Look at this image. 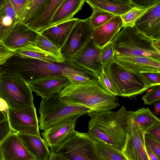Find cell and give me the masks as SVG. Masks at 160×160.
<instances>
[{
	"label": "cell",
	"mask_w": 160,
	"mask_h": 160,
	"mask_svg": "<svg viewBox=\"0 0 160 160\" xmlns=\"http://www.w3.org/2000/svg\"><path fill=\"white\" fill-rule=\"evenodd\" d=\"M78 114L66 118L45 130L41 133L43 139L51 150L58 148L70 137L75 131Z\"/></svg>",
	"instance_id": "13"
},
{
	"label": "cell",
	"mask_w": 160,
	"mask_h": 160,
	"mask_svg": "<svg viewBox=\"0 0 160 160\" xmlns=\"http://www.w3.org/2000/svg\"><path fill=\"white\" fill-rule=\"evenodd\" d=\"M97 78L98 83L105 90L115 96H118L117 90L109 79L104 67Z\"/></svg>",
	"instance_id": "32"
},
{
	"label": "cell",
	"mask_w": 160,
	"mask_h": 160,
	"mask_svg": "<svg viewBox=\"0 0 160 160\" xmlns=\"http://www.w3.org/2000/svg\"><path fill=\"white\" fill-rule=\"evenodd\" d=\"M20 20L10 0H0V39Z\"/></svg>",
	"instance_id": "25"
},
{
	"label": "cell",
	"mask_w": 160,
	"mask_h": 160,
	"mask_svg": "<svg viewBox=\"0 0 160 160\" xmlns=\"http://www.w3.org/2000/svg\"><path fill=\"white\" fill-rule=\"evenodd\" d=\"M12 132L8 120H4L0 122V142Z\"/></svg>",
	"instance_id": "39"
},
{
	"label": "cell",
	"mask_w": 160,
	"mask_h": 160,
	"mask_svg": "<svg viewBox=\"0 0 160 160\" xmlns=\"http://www.w3.org/2000/svg\"></svg>",
	"instance_id": "46"
},
{
	"label": "cell",
	"mask_w": 160,
	"mask_h": 160,
	"mask_svg": "<svg viewBox=\"0 0 160 160\" xmlns=\"http://www.w3.org/2000/svg\"><path fill=\"white\" fill-rule=\"evenodd\" d=\"M61 100L69 104L86 107L91 112L109 111L120 106L117 96L105 90L97 80L74 84L71 83L60 93Z\"/></svg>",
	"instance_id": "2"
},
{
	"label": "cell",
	"mask_w": 160,
	"mask_h": 160,
	"mask_svg": "<svg viewBox=\"0 0 160 160\" xmlns=\"http://www.w3.org/2000/svg\"><path fill=\"white\" fill-rule=\"evenodd\" d=\"M133 119L136 124L145 132L160 120L148 108H145L137 110Z\"/></svg>",
	"instance_id": "28"
},
{
	"label": "cell",
	"mask_w": 160,
	"mask_h": 160,
	"mask_svg": "<svg viewBox=\"0 0 160 160\" xmlns=\"http://www.w3.org/2000/svg\"><path fill=\"white\" fill-rule=\"evenodd\" d=\"M18 17L23 20L26 12L29 0H10Z\"/></svg>",
	"instance_id": "35"
},
{
	"label": "cell",
	"mask_w": 160,
	"mask_h": 160,
	"mask_svg": "<svg viewBox=\"0 0 160 160\" xmlns=\"http://www.w3.org/2000/svg\"><path fill=\"white\" fill-rule=\"evenodd\" d=\"M18 135L36 160H48L50 155V151L47 144L41 136L29 134Z\"/></svg>",
	"instance_id": "21"
},
{
	"label": "cell",
	"mask_w": 160,
	"mask_h": 160,
	"mask_svg": "<svg viewBox=\"0 0 160 160\" xmlns=\"http://www.w3.org/2000/svg\"><path fill=\"white\" fill-rule=\"evenodd\" d=\"M66 77L58 76L39 80L29 84L36 95L43 98L53 94L61 92L67 86L71 83Z\"/></svg>",
	"instance_id": "18"
},
{
	"label": "cell",
	"mask_w": 160,
	"mask_h": 160,
	"mask_svg": "<svg viewBox=\"0 0 160 160\" xmlns=\"http://www.w3.org/2000/svg\"><path fill=\"white\" fill-rule=\"evenodd\" d=\"M91 16L88 18L91 26L94 29L105 23L115 15L99 9H93Z\"/></svg>",
	"instance_id": "31"
},
{
	"label": "cell",
	"mask_w": 160,
	"mask_h": 160,
	"mask_svg": "<svg viewBox=\"0 0 160 160\" xmlns=\"http://www.w3.org/2000/svg\"><path fill=\"white\" fill-rule=\"evenodd\" d=\"M160 143V120L146 132Z\"/></svg>",
	"instance_id": "40"
},
{
	"label": "cell",
	"mask_w": 160,
	"mask_h": 160,
	"mask_svg": "<svg viewBox=\"0 0 160 160\" xmlns=\"http://www.w3.org/2000/svg\"><path fill=\"white\" fill-rule=\"evenodd\" d=\"M50 152V155L48 160H68L63 156L56 153Z\"/></svg>",
	"instance_id": "42"
},
{
	"label": "cell",
	"mask_w": 160,
	"mask_h": 160,
	"mask_svg": "<svg viewBox=\"0 0 160 160\" xmlns=\"http://www.w3.org/2000/svg\"><path fill=\"white\" fill-rule=\"evenodd\" d=\"M94 29L89 18L79 19L75 25L65 44L60 49L65 61L72 60L92 38Z\"/></svg>",
	"instance_id": "10"
},
{
	"label": "cell",
	"mask_w": 160,
	"mask_h": 160,
	"mask_svg": "<svg viewBox=\"0 0 160 160\" xmlns=\"http://www.w3.org/2000/svg\"><path fill=\"white\" fill-rule=\"evenodd\" d=\"M154 40L156 41L160 42V39H156V40Z\"/></svg>",
	"instance_id": "45"
},
{
	"label": "cell",
	"mask_w": 160,
	"mask_h": 160,
	"mask_svg": "<svg viewBox=\"0 0 160 160\" xmlns=\"http://www.w3.org/2000/svg\"><path fill=\"white\" fill-rule=\"evenodd\" d=\"M113 60L126 69L135 72H160V62L147 57L114 56Z\"/></svg>",
	"instance_id": "19"
},
{
	"label": "cell",
	"mask_w": 160,
	"mask_h": 160,
	"mask_svg": "<svg viewBox=\"0 0 160 160\" xmlns=\"http://www.w3.org/2000/svg\"><path fill=\"white\" fill-rule=\"evenodd\" d=\"M64 0H49L34 21L29 26L38 32L49 27L54 15Z\"/></svg>",
	"instance_id": "22"
},
{
	"label": "cell",
	"mask_w": 160,
	"mask_h": 160,
	"mask_svg": "<svg viewBox=\"0 0 160 160\" xmlns=\"http://www.w3.org/2000/svg\"><path fill=\"white\" fill-rule=\"evenodd\" d=\"M145 144L146 152L149 159L150 160H158L148 145L145 142Z\"/></svg>",
	"instance_id": "41"
},
{
	"label": "cell",
	"mask_w": 160,
	"mask_h": 160,
	"mask_svg": "<svg viewBox=\"0 0 160 160\" xmlns=\"http://www.w3.org/2000/svg\"><path fill=\"white\" fill-rule=\"evenodd\" d=\"M114 56V44L112 42L101 48L99 62L104 67L112 61Z\"/></svg>",
	"instance_id": "33"
},
{
	"label": "cell",
	"mask_w": 160,
	"mask_h": 160,
	"mask_svg": "<svg viewBox=\"0 0 160 160\" xmlns=\"http://www.w3.org/2000/svg\"><path fill=\"white\" fill-rule=\"evenodd\" d=\"M152 45L156 50L160 53V42L153 40Z\"/></svg>",
	"instance_id": "44"
},
{
	"label": "cell",
	"mask_w": 160,
	"mask_h": 160,
	"mask_svg": "<svg viewBox=\"0 0 160 160\" xmlns=\"http://www.w3.org/2000/svg\"><path fill=\"white\" fill-rule=\"evenodd\" d=\"M103 67L118 96L135 98L152 87L140 73L126 69L114 60Z\"/></svg>",
	"instance_id": "6"
},
{
	"label": "cell",
	"mask_w": 160,
	"mask_h": 160,
	"mask_svg": "<svg viewBox=\"0 0 160 160\" xmlns=\"http://www.w3.org/2000/svg\"><path fill=\"white\" fill-rule=\"evenodd\" d=\"M154 113L156 115H158L160 113V100L155 103H154Z\"/></svg>",
	"instance_id": "43"
},
{
	"label": "cell",
	"mask_w": 160,
	"mask_h": 160,
	"mask_svg": "<svg viewBox=\"0 0 160 160\" xmlns=\"http://www.w3.org/2000/svg\"><path fill=\"white\" fill-rule=\"evenodd\" d=\"M49 0H29L22 21L29 26L34 20Z\"/></svg>",
	"instance_id": "30"
},
{
	"label": "cell",
	"mask_w": 160,
	"mask_h": 160,
	"mask_svg": "<svg viewBox=\"0 0 160 160\" xmlns=\"http://www.w3.org/2000/svg\"><path fill=\"white\" fill-rule=\"evenodd\" d=\"M60 92L42 98L39 108V128L42 130L69 117L82 115L91 112V109L79 105L67 104L61 100Z\"/></svg>",
	"instance_id": "5"
},
{
	"label": "cell",
	"mask_w": 160,
	"mask_h": 160,
	"mask_svg": "<svg viewBox=\"0 0 160 160\" xmlns=\"http://www.w3.org/2000/svg\"><path fill=\"white\" fill-rule=\"evenodd\" d=\"M79 19L74 18L58 25L48 28L39 32L60 49Z\"/></svg>",
	"instance_id": "20"
},
{
	"label": "cell",
	"mask_w": 160,
	"mask_h": 160,
	"mask_svg": "<svg viewBox=\"0 0 160 160\" xmlns=\"http://www.w3.org/2000/svg\"><path fill=\"white\" fill-rule=\"evenodd\" d=\"M122 25L120 16H115L105 23L94 29L92 39L101 48L113 42L122 28Z\"/></svg>",
	"instance_id": "16"
},
{
	"label": "cell",
	"mask_w": 160,
	"mask_h": 160,
	"mask_svg": "<svg viewBox=\"0 0 160 160\" xmlns=\"http://www.w3.org/2000/svg\"><path fill=\"white\" fill-rule=\"evenodd\" d=\"M7 115L9 126L12 132L18 134L40 136L39 121L34 104L21 109L8 107Z\"/></svg>",
	"instance_id": "9"
},
{
	"label": "cell",
	"mask_w": 160,
	"mask_h": 160,
	"mask_svg": "<svg viewBox=\"0 0 160 160\" xmlns=\"http://www.w3.org/2000/svg\"><path fill=\"white\" fill-rule=\"evenodd\" d=\"M135 26L153 40L160 38V0L138 20Z\"/></svg>",
	"instance_id": "17"
},
{
	"label": "cell",
	"mask_w": 160,
	"mask_h": 160,
	"mask_svg": "<svg viewBox=\"0 0 160 160\" xmlns=\"http://www.w3.org/2000/svg\"><path fill=\"white\" fill-rule=\"evenodd\" d=\"M145 133L136 124L133 118L129 121L126 142L122 151L128 160H150L146 151Z\"/></svg>",
	"instance_id": "11"
},
{
	"label": "cell",
	"mask_w": 160,
	"mask_h": 160,
	"mask_svg": "<svg viewBox=\"0 0 160 160\" xmlns=\"http://www.w3.org/2000/svg\"><path fill=\"white\" fill-rule=\"evenodd\" d=\"M101 48L92 38L73 57L72 60L77 64L94 73L97 77L103 66L99 62Z\"/></svg>",
	"instance_id": "15"
},
{
	"label": "cell",
	"mask_w": 160,
	"mask_h": 160,
	"mask_svg": "<svg viewBox=\"0 0 160 160\" xmlns=\"http://www.w3.org/2000/svg\"><path fill=\"white\" fill-rule=\"evenodd\" d=\"M0 157L3 160H36L18 134L13 132L0 142Z\"/></svg>",
	"instance_id": "14"
},
{
	"label": "cell",
	"mask_w": 160,
	"mask_h": 160,
	"mask_svg": "<svg viewBox=\"0 0 160 160\" xmlns=\"http://www.w3.org/2000/svg\"><path fill=\"white\" fill-rule=\"evenodd\" d=\"M152 41L136 26L124 28L113 42L114 56H143L160 62V53L152 46Z\"/></svg>",
	"instance_id": "4"
},
{
	"label": "cell",
	"mask_w": 160,
	"mask_h": 160,
	"mask_svg": "<svg viewBox=\"0 0 160 160\" xmlns=\"http://www.w3.org/2000/svg\"><path fill=\"white\" fill-rule=\"evenodd\" d=\"M93 9H101L115 16L123 15L132 8L133 6L128 0H85Z\"/></svg>",
	"instance_id": "24"
},
{
	"label": "cell",
	"mask_w": 160,
	"mask_h": 160,
	"mask_svg": "<svg viewBox=\"0 0 160 160\" xmlns=\"http://www.w3.org/2000/svg\"><path fill=\"white\" fill-rule=\"evenodd\" d=\"M94 141L88 133L75 131L58 148L50 150L68 160H101L93 146Z\"/></svg>",
	"instance_id": "8"
},
{
	"label": "cell",
	"mask_w": 160,
	"mask_h": 160,
	"mask_svg": "<svg viewBox=\"0 0 160 160\" xmlns=\"http://www.w3.org/2000/svg\"><path fill=\"white\" fill-rule=\"evenodd\" d=\"M15 54L14 51L7 47L0 40V65L3 64Z\"/></svg>",
	"instance_id": "38"
},
{
	"label": "cell",
	"mask_w": 160,
	"mask_h": 160,
	"mask_svg": "<svg viewBox=\"0 0 160 160\" xmlns=\"http://www.w3.org/2000/svg\"><path fill=\"white\" fill-rule=\"evenodd\" d=\"M93 146L101 160H128L122 152L103 143L94 142Z\"/></svg>",
	"instance_id": "26"
},
{
	"label": "cell",
	"mask_w": 160,
	"mask_h": 160,
	"mask_svg": "<svg viewBox=\"0 0 160 160\" xmlns=\"http://www.w3.org/2000/svg\"><path fill=\"white\" fill-rule=\"evenodd\" d=\"M14 52L15 54L22 57L38 59L50 63H57L51 55L38 48L37 45L18 49Z\"/></svg>",
	"instance_id": "27"
},
{
	"label": "cell",
	"mask_w": 160,
	"mask_h": 160,
	"mask_svg": "<svg viewBox=\"0 0 160 160\" xmlns=\"http://www.w3.org/2000/svg\"><path fill=\"white\" fill-rule=\"evenodd\" d=\"M124 106L117 111L90 112L88 133L94 142H101L121 152L124 148L129 121L136 114Z\"/></svg>",
	"instance_id": "1"
},
{
	"label": "cell",
	"mask_w": 160,
	"mask_h": 160,
	"mask_svg": "<svg viewBox=\"0 0 160 160\" xmlns=\"http://www.w3.org/2000/svg\"><path fill=\"white\" fill-rule=\"evenodd\" d=\"M144 139L145 142L150 147L158 160H160V143L146 132L145 134Z\"/></svg>",
	"instance_id": "37"
},
{
	"label": "cell",
	"mask_w": 160,
	"mask_h": 160,
	"mask_svg": "<svg viewBox=\"0 0 160 160\" xmlns=\"http://www.w3.org/2000/svg\"><path fill=\"white\" fill-rule=\"evenodd\" d=\"M38 32L37 46L51 55L57 63H62L64 62L65 60L61 53L60 49L43 34Z\"/></svg>",
	"instance_id": "29"
},
{
	"label": "cell",
	"mask_w": 160,
	"mask_h": 160,
	"mask_svg": "<svg viewBox=\"0 0 160 160\" xmlns=\"http://www.w3.org/2000/svg\"><path fill=\"white\" fill-rule=\"evenodd\" d=\"M38 33L20 20L0 40L14 51L37 46Z\"/></svg>",
	"instance_id": "12"
},
{
	"label": "cell",
	"mask_w": 160,
	"mask_h": 160,
	"mask_svg": "<svg viewBox=\"0 0 160 160\" xmlns=\"http://www.w3.org/2000/svg\"><path fill=\"white\" fill-rule=\"evenodd\" d=\"M85 2L84 0H64L55 13L49 27L73 19L74 16L81 9Z\"/></svg>",
	"instance_id": "23"
},
{
	"label": "cell",
	"mask_w": 160,
	"mask_h": 160,
	"mask_svg": "<svg viewBox=\"0 0 160 160\" xmlns=\"http://www.w3.org/2000/svg\"><path fill=\"white\" fill-rule=\"evenodd\" d=\"M32 91L29 85L18 76L3 71L0 73V98L9 107L21 109L33 105Z\"/></svg>",
	"instance_id": "7"
},
{
	"label": "cell",
	"mask_w": 160,
	"mask_h": 160,
	"mask_svg": "<svg viewBox=\"0 0 160 160\" xmlns=\"http://www.w3.org/2000/svg\"><path fill=\"white\" fill-rule=\"evenodd\" d=\"M145 105H151L160 100V85L149 88L142 98Z\"/></svg>",
	"instance_id": "34"
},
{
	"label": "cell",
	"mask_w": 160,
	"mask_h": 160,
	"mask_svg": "<svg viewBox=\"0 0 160 160\" xmlns=\"http://www.w3.org/2000/svg\"><path fill=\"white\" fill-rule=\"evenodd\" d=\"M146 82L151 87L160 85V72L139 73Z\"/></svg>",
	"instance_id": "36"
},
{
	"label": "cell",
	"mask_w": 160,
	"mask_h": 160,
	"mask_svg": "<svg viewBox=\"0 0 160 160\" xmlns=\"http://www.w3.org/2000/svg\"><path fill=\"white\" fill-rule=\"evenodd\" d=\"M67 65L66 62L62 63H50L14 54L0 66L4 72L18 76L29 85L44 78L64 77L63 70Z\"/></svg>",
	"instance_id": "3"
}]
</instances>
